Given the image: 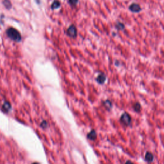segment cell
Listing matches in <instances>:
<instances>
[{
    "instance_id": "cell-1",
    "label": "cell",
    "mask_w": 164,
    "mask_h": 164,
    "mask_svg": "<svg viewBox=\"0 0 164 164\" xmlns=\"http://www.w3.org/2000/svg\"><path fill=\"white\" fill-rule=\"evenodd\" d=\"M6 34L7 36L12 40L16 41V42H19L21 40V35L20 33L17 31V30L13 28H9L6 30Z\"/></svg>"
},
{
    "instance_id": "cell-2",
    "label": "cell",
    "mask_w": 164,
    "mask_h": 164,
    "mask_svg": "<svg viewBox=\"0 0 164 164\" xmlns=\"http://www.w3.org/2000/svg\"><path fill=\"white\" fill-rule=\"evenodd\" d=\"M131 121H132V119H131L130 115H129L128 113H124L121 115V121L122 122L124 125L128 126L130 124Z\"/></svg>"
},
{
    "instance_id": "cell-3",
    "label": "cell",
    "mask_w": 164,
    "mask_h": 164,
    "mask_svg": "<svg viewBox=\"0 0 164 164\" xmlns=\"http://www.w3.org/2000/svg\"><path fill=\"white\" fill-rule=\"evenodd\" d=\"M129 9L130 10L131 12H133V13H138V12H140L142 10L140 5L137 3H132L129 6Z\"/></svg>"
},
{
    "instance_id": "cell-4",
    "label": "cell",
    "mask_w": 164,
    "mask_h": 164,
    "mask_svg": "<svg viewBox=\"0 0 164 164\" xmlns=\"http://www.w3.org/2000/svg\"><path fill=\"white\" fill-rule=\"evenodd\" d=\"M76 33H77V30H76V27L74 25L71 26L67 30V34L69 36L71 37H75L76 36Z\"/></svg>"
},
{
    "instance_id": "cell-5",
    "label": "cell",
    "mask_w": 164,
    "mask_h": 164,
    "mask_svg": "<svg viewBox=\"0 0 164 164\" xmlns=\"http://www.w3.org/2000/svg\"><path fill=\"white\" fill-rule=\"evenodd\" d=\"M106 81V76L104 74H101L97 77V81L100 84H102Z\"/></svg>"
},
{
    "instance_id": "cell-6",
    "label": "cell",
    "mask_w": 164,
    "mask_h": 164,
    "mask_svg": "<svg viewBox=\"0 0 164 164\" xmlns=\"http://www.w3.org/2000/svg\"><path fill=\"white\" fill-rule=\"evenodd\" d=\"M153 155L150 152H147L146 153V155H145V160H146L147 162H151L153 160Z\"/></svg>"
},
{
    "instance_id": "cell-7",
    "label": "cell",
    "mask_w": 164,
    "mask_h": 164,
    "mask_svg": "<svg viewBox=\"0 0 164 164\" xmlns=\"http://www.w3.org/2000/svg\"><path fill=\"white\" fill-rule=\"evenodd\" d=\"M60 6V2L58 0H55L53 2L51 5V9H57Z\"/></svg>"
},
{
    "instance_id": "cell-8",
    "label": "cell",
    "mask_w": 164,
    "mask_h": 164,
    "mask_svg": "<svg viewBox=\"0 0 164 164\" xmlns=\"http://www.w3.org/2000/svg\"><path fill=\"white\" fill-rule=\"evenodd\" d=\"M88 138L91 140H94L96 139V132L94 130H92L88 134Z\"/></svg>"
},
{
    "instance_id": "cell-9",
    "label": "cell",
    "mask_w": 164,
    "mask_h": 164,
    "mask_svg": "<svg viewBox=\"0 0 164 164\" xmlns=\"http://www.w3.org/2000/svg\"><path fill=\"white\" fill-rule=\"evenodd\" d=\"M3 3L4 6H5L7 9H10L12 8V4H11L10 0H4V1H3Z\"/></svg>"
},
{
    "instance_id": "cell-10",
    "label": "cell",
    "mask_w": 164,
    "mask_h": 164,
    "mask_svg": "<svg viewBox=\"0 0 164 164\" xmlns=\"http://www.w3.org/2000/svg\"><path fill=\"white\" fill-rule=\"evenodd\" d=\"M116 28H117L119 30H122L124 29V24L122 23L118 22V23L116 24Z\"/></svg>"
},
{
    "instance_id": "cell-11",
    "label": "cell",
    "mask_w": 164,
    "mask_h": 164,
    "mask_svg": "<svg viewBox=\"0 0 164 164\" xmlns=\"http://www.w3.org/2000/svg\"><path fill=\"white\" fill-rule=\"evenodd\" d=\"M134 109L136 112H139L141 109V106H140V104L139 102H136V103L134 105Z\"/></svg>"
},
{
    "instance_id": "cell-12",
    "label": "cell",
    "mask_w": 164,
    "mask_h": 164,
    "mask_svg": "<svg viewBox=\"0 0 164 164\" xmlns=\"http://www.w3.org/2000/svg\"><path fill=\"white\" fill-rule=\"evenodd\" d=\"M3 107L4 110H6V111H9V110L10 109L11 106H10V104H9V102H5L3 105Z\"/></svg>"
},
{
    "instance_id": "cell-13",
    "label": "cell",
    "mask_w": 164,
    "mask_h": 164,
    "mask_svg": "<svg viewBox=\"0 0 164 164\" xmlns=\"http://www.w3.org/2000/svg\"><path fill=\"white\" fill-rule=\"evenodd\" d=\"M104 104H105V106H106L108 109H110V108L112 107V103L110 102V101H106L105 102H104Z\"/></svg>"
},
{
    "instance_id": "cell-14",
    "label": "cell",
    "mask_w": 164,
    "mask_h": 164,
    "mask_svg": "<svg viewBox=\"0 0 164 164\" xmlns=\"http://www.w3.org/2000/svg\"><path fill=\"white\" fill-rule=\"evenodd\" d=\"M78 0H69V3L71 5H76Z\"/></svg>"
},
{
    "instance_id": "cell-15",
    "label": "cell",
    "mask_w": 164,
    "mask_h": 164,
    "mask_svg": "<svg viewBox=\"0 0 164 164\" xmlns=\"http://www.w3.org/2000/svg\"><path fill=\"white\" fill-rule=\"evenodd\" d=\"M125 164H133V163H132V162H131V161H127L126 162V163Z\"/></svg>"
},
{
    "instance_id": "cell-16",
    "label": "cell",
    "mask_w": 164,
    "mask_h": 164,
    "mask_svg": "<svg viewBox=\"0 0 164 164\" xmlns=\"http://www.w3.org/2000/svg\"><path fill=\"white\" fill-rule=\"evenodd\" d=\"M33 164H39V163H33Z\"/></svg>"
}]
</instances>
